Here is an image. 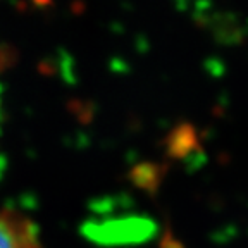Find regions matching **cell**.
Segmentation results:
<instances>
[{
    "label": "cell",
    "instance_id": "cell-1",
    "mask_svg": "<svg viewBox=\"0 0 248 248\" xmlns=\"http://www.w3.org/2000/svg\"><path fill=\"white\" fill-rule=\"evenodd\" d=\"M0 248H43L36 224L17 210L0 209Z\"/></svg>",
    "mask_w": 248,
    "mask_h": 248
},
{
    "label": "cell",
    "instance_id": "cell-2",
    "mask_svg": "<svg viewBox=\"0 0 248 248\" xmlns=\"http://www.w3.org/2000/svg\"><path fill=\"white\" fill-rule=\"evenodd\" d=\"M35 5H38V7H46V5L52 4V0H31Z\"/></svg>",
    "mask_w": 248,
    "mask_h": 248
}]
</instances>
